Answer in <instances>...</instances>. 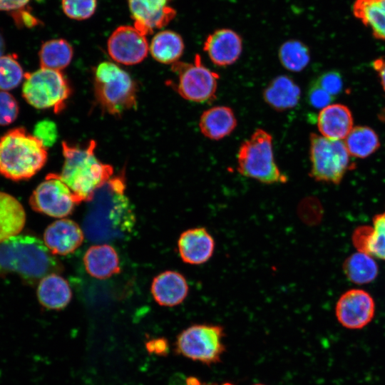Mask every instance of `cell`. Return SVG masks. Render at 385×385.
Returning <instances> with one entry per match:
<instances>
[{"instance_id":"cell-1","label":"cell","mask_w":385,"mask_h":385,"mask_svg":"<svg viewBox=\"0 0 385 385\" xmlns=\"http://www.w3.org/2000/svg\"><path fill=\"white\" fill-rule=\"evenodd\" d=\"M123 176L111 177L94 192L85 219V232L98 241L121 237L131 230L134 215L124 194Z\"/></svg>"},{"instance_id":"cell-2","label":"cell","mask_w":385,"mask_h":385,"mask_svg":"<svg viewBox=\"0 0 385 385\" xmlns=\"http://www.w3.org/2000/svg\"><path fill=\"white\" fill-rule=\"evenodd\" d=\"M62 270L60 261L36 237L18 235L0 243V277L16 274L26 284L34 285Z\"/></svg>"},{"instance_id":"cell-3","label":"cell","mask_w":385,"mask_h":385,"mask_svg":"<svg viewBox=\"0 0 385 385\" xmlns=\"http://www.w3.org/2000/svg\"><path fill=\"white\" fill-rule=\"evenodd\" d=\"M96 143L91 140L85 147L63 142L64 162L61 180L74 195L78 203L91 200L96 190L112 177L111 165L103 163L95 154Z\"/></svg>"},{"instance_id":"cell-4","label":"cell","mask_w":385,"mask_h":385,"mask_svg":"<svg viewBox=\"0 0 385 385\" xmlns=\"http://www.w3.org/2000/svg\"><path fill=\"white\" fill-rule=\"evenodd\" d=\"M46 148L24 128L8 130L0 138V175L13 181L30 179L46 164Z\"/></svg>"},{"instance_id":"cell-5","label":"cell","mask_w":385,"mask_h":385,"mask_svg":"<svg viewBox=\"0 0 385 385\" xmlns=\"http://www.w3.org/2000/svg\"><path fill=\"white\" fill-rule=\"evenodd\" d=\"M237 160V171L243 176L268 185L283 184L288 180L275 163L272 135L262 128L256 129L242 142Z\"/></svg>"},{"instance_id":"cell-6","label":"cell","mask_w":385,"mask_h":385,"mask_svg":"<svg viewBox=\"0 0 385 385\" xmlns=\"http://www.w3.org/2000/svg\"><path fill=\"white\" fill-rule=\"evenodd\" d=\"M94 92L102 108L111 115H120L137 104L135 81L112 62H102L95 68Z\"/></svg>"},{"instance_id":"cell-7","label":"cell","mask_w":385,"mask_h":385,"mask_svg":"<svg viewBox=\"0 0 385 385\" xmlns=\"http://www.w3.org/2000/svg\"><path fill=\"white\" fill-rule=\"evenodd\" d=\"M70 94V86L61 71L40 68L24 73L22 96L36 108L60 112Z\"/></svg>"},{"instance_id":"cell-8","label":"cell","mask_w":385,"mask_h":385,"mask_svg":"<svg viewBox=\"0 0 385 385\" xmlns=\"http://www.w3.org/2000/svg\"><path fill=\"white\" fill-rule=\"evenodd\" d=\"M310 176L317 181L339 184L351 168L344 142L310 135Z\"/></svg>"},{"instance_id":"cell-9","label":"cell","mask_w":385,"mask_h":385,"mask_svg":"<svg viewBox=\"0 0 385 385\" xmlns=\"http://www.w3.org/2000/svg\"><path fill=\"white\" fill-rule=\"evenodd\" d=\"M177 81H168L182 98L195 103H210L215 100L219 75L206 67L200 56L196 54L192 63L177 61L172 64Z\"/></svg>"},{"instance_id":"cell-10","label":"cell","mask_w":385,"mask_h":385,"mask_svg":"<svg viewBox=\"0 0 385 385\" xmlns=\"http://www.w3.org/2000/svg\"><path fill=\"white\" fill-rule=\"evenodd\" d=\"M223 328L214 324H194L178 336L176 351L194 361L206 364L217 363L225 350Z\"/></svg>"},{"instance_id":"cell-11","label":"cell","mask_w":385,"mask_h":385,"mask_svg":"<svg viewBox=\"0 0 385 385\" xmlns=\"http://www.w3.org/2000/svg\"><path fill=\"white\" fill-rule=\"evenodd\" d=\"M29 202L34 211L58 218L71 214L78 203L73 192L56 173L46 175L33 191Z\"/></svg>"},{"instance_id":"cell-12","label":"cell","mask_w":385,"mask_h":385,"mask_svg":"<svg viewBox=\"0 0 385 385\" xmlns=\"http://www.w3.org/2000/svg\"><path fill=\"white\" fill-rule=\"evenodd\" d=\"M376 311L371 295L361 289H351L344 292L335 306V316L344 328L358 330L373 320Z\"/></svg>"},{"instance_id":"cell-13","label":"cell","mask_w":385,"mask_h":385,"mask_svg":"<svg viewBox=\"0 0 385 385\" xmlns=\"http://www.w3.org/2000/svg\"><path fill=\"white\" fill-rule=\"evenodd\" d=\"M107 50L115 62L132 66L140 63L147 57L149 45L146 36L134 26L123 25L117 27L110 36Z\"/></svg>"},{"instance_id":"cell-14","label":"cell","mask_w":385,"mask_h":385,"mask_svg":"<svg viewBox=\"0 0 385 385\" xmlns=\"http://www.w3.org/2000/svg\"><path fill=\"white\" fill-rule=\"evenodd\" d=\"M133 26L147 36L167 26L176 16L171 0H127Z\"/></svg>"},{"instance_id":"cell-15","label":"cell","mask_w":385,"mask_h":385,"mask_svg":"<svg viewBox=\"0 0 385 385\" xmlns=\"http://www.w3.org/2000/svg\"><path fill=\"white\" fill-rule=\"evenodd\" d=\"M203 50L215 65L228 66L239 59L242 51V40L232 29H218L207 36Z\"/></svg>"},{"instance_id":"cell-16","label":"cell","mask_w":385,"mask_h":385,"mask_svg":"<svg viewBox=\"0 0 385 385\" xmlns=\"http://www.w3.org/2000/svg\"><path fill=\"white\" fill-rule=\"evenodd\" d=\"M178 249L182 260L189 265H199L212 257L215 242L204 227L188 229L180 235Z\"/></svg>"},{"instance_id":"cell-17","label":"cell","mask_w":385,"mask_h":385,"mask_svg":"<svg viewBox=\"0 0 385 385\" xmlns=\"http://www.w3.org/2000/svg\"><path fill=\"white\" fill-rule=\"evenodd\" d=\"M83 237V230L74 221L61 219L46 227L43 242L53 255H66L81 245Z\"/></svg>"},{"instance_id":"cell-18","label":"cell","mask_w":385,"mask_h":385,"mask_svg":"<svg viewBox=\"0 0 385 385\" xmlns=\"http://www.w3.org/2000/svg\"><path fill=\"white\" fill-rule=\"evenodd\" d=\"M189 287L185 277L176 271H165L156 276L151 284L155 302L165 307L181 304L188 294Z\"/></svg>"},{"instance_id":"cell-19","label":"cell","mask_w":385,"mask_h":385,"mask_svg":"<svg viewBox=\"0 0 385 385\" xmlns=\"http://www.w3.org/2000/svg\"><path fill=\"white\" fill-rule=\"evenodd\" d=\"M317 127L322 136L331 140L344 139L353 128L350 110L342 104H331L317 116Z\"/></svg>"},{"instance_id":"cell-20","label":"cell","mask_w":385,"mask_h":385,"mask_svg":"<svg viewBox=\"0 0 385 385\" xmlns=\"http://www.w3.org/2000/svg\"><path fill=\"white\" fill-rule=\"evenodd\" d=\"M265 103L277 111H285L295 107L301 96L299 86L289 76L272 78L262 93Z\"/></svg>"},{"instance_id":"cell-21","label":"cell","mask_w":385,"mask_h":385,"mask_svg":"<svg viewBox=\"0 0 385 385\" xmlns=\"http://www.w3.org/2000/svg\"><path fill=\"white\" fill-rule=\"evenodd\" d=\"M237 121L232 108L225 106H214L201 115L199 127L204 136L218 140L230 135Z\"/></svg>"},{"instance_id":"cell-22","label":"cell","mask_w":385,"mask_h":385,"mask_svg":"<svg viewBox=\"0 0 385 385\" xmlns=\"http://www.w3.org/2000/svg\"><path fill=\"white\" fill-rule=\"evenodd\" d=\"M83 264L87 272L98 279H106L120 272L118 255L108 244L90 247L83 256Z\"/></svg>"},{"instance_id":"cell-23","label":"cell","mask_w":385,"mask_h":385,"mask_svg":"<svg viewBox=\"0 0 385 385\" xmlns=\"http://www.w3.org/2000/svg\"><path fill=\"white\" fill-rule=\"evenodd\" d=\"M71 297V289L68 282L58 274H48L38 284V302L47 309H63L70 302Z\"/></svg>"},{"instance_id":"cell-24","label":"cell","mask_w":385,"mask_h":385,"mask_svg":"<svg viewBox=\"0 0 385 385\" xmlns=\"http://www.w3.org/2000/svg\"><path fill=\"white\" fill-rule=\"evenodd\" d=\"M26 212L13 195L0 191V243L18 235L24 227Z\"/></svg>"},{"instance_id":"cell-25","label":"cell","mask_w":385,"mask_h":385,"mask_svg":"<svg viewBox=\"0 0 385 385\" xmlns=\"http://www.w3.org/2000/svg\"><path fill=\"white\" fill-rule=\"evenodd\" d=\"M185 49L182 36L175 31L163 30L158 32L149 46L153 58L164 64H173L178 61Z\"/></svg>"},{"instance_id":"cell-26","label":"cell","mask_w":385,"mask_h":385,"mask_svg":"<svg viewBox=\"0 0 385 385\" xmlns=\"http://www.w3.org/2000/svg\"><path fill=\"white\" fill-rule=\"evenodd\" d=\"M73 56V47L64 38L48 40L41 44L38 51L41 68L58 71L70 64Z\"/></svg>"},{"instance_id":"cell-27","label":"cell","mask_w":385,"mask_h":385,"mask_svg":"<svg viewBox=\"0 0 385 385\" xmlns=\"http://www.w3.org/2000/svg\"><path fill=\"white\" fill-rule=\"evenodd\" d=\"M353 13L376 38L385 40V0H356Z\"/></svg>"},{"instance_id":"cell-28","label":"cell","mask_w":385,"mask_h":385,"mask_svg":"<svg viewBox=\"0 0 385 385\" xmlns=\"http://www.w3.org/2000/svg\"><path fill=\"white\" fill-rule=\"evenodd\" d=\"M342 267L345 276L356 284L370 283L379 274V267L374 257L358 251L344 260Z\"/></svg>"},{"instance_id":"cell-29","label":"cell","mask_w":385,"mask_h":385,"mask_svg":"<svg viewBox=\"0 0 385 385\" xmlns=\"http://www.w3.org/2000/svg\"><path fill=\"white\" fill-rule=\"evenodd\" d=\"M344 139L349 154L356 158L368 157L380 146L377 134L367 126L353 128Z\"/></svg>"},{"instance_id":"cell-30","label":"cell","mask_w":385,"mask_h":385,"mask_svg":"<svg viewBox=\"0 0 385 385\" xmlns=\"http://www.w3.org/2000/svg\"><path fill=\"white\" fill-rule=\"evenodd\" d=\"M278 58L284 68L299 72L308 65L310 52L307 46L301 41L289 39L279 46Z\"/></svg>"},{"instance_id":"cell-31","label":"cell","mask_w":385,"mask_h":385,"mask_svg":"<svg viewBox=\"0 0 385 385\" xmlns=\"http://www.w3.org/2000/svg\"><path fill=\"white\" fill-rule=\"evenodd\" d=\"M23 78L24 71L16 54L0 57V91H9L16 88Z\"/></svg>"},{"instance_id":"cell-32","label":"cell","mask_w":385,"mask_h":385,"mask_svg":"<svg viewBox=\"0 0 385 385\" xmlns=\"http://www.w3.org/2000/svg\"><path fill=\"white\" fill-rule=\"evenodd\" d=\"M371 227L366 253L385 261V210L374 216Z\"/></svg>"},{"instance_id":"cell-33","label":"cell","mask_w":385,"mask_h":385,"mask_svg":"<svg viewBox=\"0 0 385 385\" xmlns=\"http://www.w3.org/2000/svg\"><path fill=\"white\" fill-rule=\"evenodd\" d=\"M63 13L68 18L83 21L91 18L96 12L97 0H61Z\"/></svg>"},{"instance_id":"cell-34","label":"cell","mask_w":385,"mask_h":385,"mask_svg":"<svg viewBox=\"0 0 385 385\" xmlns=\"http://www.w3.org/2000/svg\"><path fill=\"white\" fill-rule=\"evenodd\" d=\"M19 112L16 98L8 91H0V125H8L14 122Z\"/></svg>"},{"instance_id":"cell-35","label":"cell","mask_w":385,"mask_h":385,"mask_svg":"<svg viewBox=\"0 0 385 385\" xmlns=\"http://www.w3.org/2000/svg\"><path fill=\"white\" fill-rule=\"evenodd\" d=\"M47 148L56 141L58 136L56 123L50 120H43L38 122L34 130V134Z\"/></svg>"},{"instance_id":"cell-36","label":"cell","mask_w":385,"mask_h":385,"mask_svg":"<svg viewBox=\"0 0 385 385\" xmlns=\"http://www.w3.org/2000/svg\"><path fill=\"white\" fill-rule=\"evenodd\" d=\"M307 99L311 106L323 109L331 105L334 97L324 90L316 81H314L308 89Z\"/></svg>"},{"instance_id":"cell-37","label":"cell","mask_w":385,"mask_h":385,"mask_svg":"<svg viewBox=\"0 0 385 385\" xmlns=\"http://www.w3.org/2000/svg\"><path fill=\"white\" fill-rule=\"evenodd\" d=\"M315 81L324 90L334 97L339 94L343 89L342 77L337 71L325 72Z\"/></svg>"},{"instance_id":"cell-38","label":"cell","mask_w":385,"mask_h":385,"mask_svg":"<svg viewBox=\"0 0 385 385\" xmlns=\"http://www.w3.org/2000/svg\"><path fill=\"white\" fill-rule=\"evenodd\" d=\"M16 26L21 28L34 27L38 25L39 21L31 14L28 9H24L11 14Z\"/></svg>"},{"instance_id":"cell-39","label":"cell","mask_w":385,"mask_h":385,"mask_svg":"<svg viewBox=\"0 0 385 385\" xmlns=\"http://www.w3.org/2000/svg\"><path fill=\"white\" fill-rule=\"evenodd\" d=\"M145 348L150 354L165 356L169 351L168 342L165 338L152 339L145 343Z\"/></svg>"},{"instance_id":"cell-40","label":"cell","mask_w":385,"mask_h":385,"mask_svg":"<svg viewBox=\"0 0 385 385\" xmlns=\"http://www.w3.org/2000/svg\"><path fill=\"white\" fill-rule=\"evenodd\" d=\"M30 0H0V11L10 14L27 8Z\"/></svg>"},{"instance_id":"cell-41","label":"cell","mask_w":385,"mask_h":385,"mask_svg":"<svg viewBox=\"0 0 385 385\" xmlns=\"http://www.w3.org/2000/svg\"><path fill=\"white\" fill-rule=\"evenodd\" d=\"M373 67L378 73L381 85L385 91V58H379L374 61Z\"/></svg>"},{"instance_id":"cell-42","label":"cell","mask_w":385,"mask_h":385,"mask_svg":"<svg viewBox=\"0 0 385 385\" xmlns=\"http://www.w3.org/2000/svg\"><path fill=\"white\" fill-rule=\"evenodd\" d=\"M186 385H217L216 384H201L200 381L195 377H188L185 380ZM222 385H232L230 383H225Z\"/></svg>"},{"instance_id":"cell-43","label":"cell","mask_w":385,"mask_h":385,"mask_svg":"<svg viewBox=\"0 0 385 385\" xmlns=\"http://www.w3.org/2000/svg\"><path fill=\"white\" fill-rule=\"evenodd\" d=\"M6 48V43L4 38L2 34L0 33V57L4 55Z\"/></svg>"},{"instance_id":"cell-44","label":"cell","mask_w":385,"mask_h":385,"mask_svg":"<svg viewBox=\"0 0 385 385\" xmlns=\"http://www.w3.org/2000/svg\"><path fill=\"white\" fill-rule=\"evenodd\" d=\"M379 119L385 123V106L381 110L379 113Z\"/></svg>"},{"instance_id":"cell-45","label":"cell","mask_w":385,"mask_h":385,"mask_svg":"<svg viewBox=\"0 0 385 385\" xmlns=\"http://www.w3.org/2000/svg\"><path fill=\"white\" fill-rule=\"evenodd\" d=\"M254 385H264V384H254Z\"/></svg>"}]
</instances>
